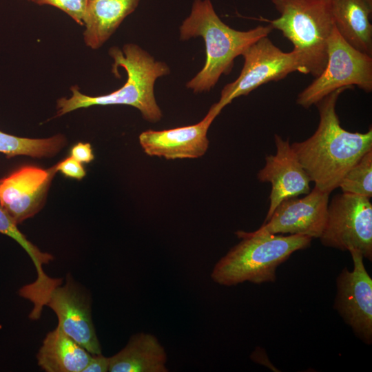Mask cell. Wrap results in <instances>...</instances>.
Masks as SVG:
<instances>
[{"mask_svg":"<svg viewBox=\"0 0 372 372\" xmlns=\"http://www.w3.org/2000/svg\"><path fill=\"white\" fill-rule=\"evenodd\" d=\"M347 87L330 93L316 105L320 121L313 134L291 147L319 189L331 193L339 187L346 173L372 149L371 127L365 133L351 132L340 125L336 112L339 96Z\"/></svg>","mask_w":372,"mask_h":372,"instance_id":"cell-1","label":"cell"},{"mask_svg":"<svg viewBox=\"0 0 372 372\" xmlns=\"http://www.w3.org/2000/svg\"><path fill=\"white\" fill-rule=\"evenodd\" d=\"M273 30L269 24L247 31L233 29L219 18L210 0H194L190 14L180 26V39L185 41L203 37L206 61L186 87L195 93L209 92L222 74L227 75L231 71L235 58Z\"/></svg>","mask_w":372,"mask_h":372,"instance_id":"cell-2","label":"cell"},{"mask_svg":"<svg viewBox=\"0 0 372 372\" xmlns=\"http://www.w3.org/2000/svg\"><path fill=\"white\" fill-rule=\"evenodd\" d=\"M109 54L114 59L113 72L118 67L127 72L125 83L110 94L96 96L83 94L76 86H73L70 98H61L57 101L56 116L93 105H127L137 108L146 121H158L162 112L156 103L154 87L158 77L169 73V67L163 62L156 61L148 52L133 43L125 45L123 50L112 47Z\"/></svg>","mask_w":372,"mask_h":372,"instance_id":"cell-3","label":"cell"},{"mask_svg":"<svg viewBox=\"0 0 372 372\" xmlns=\"http://www.w3.org/2000/svg\"><path fill=\"white\" fill-rule=\"evenodd\" d=\"M236 234L241 240L216 263L211 273L212 280L220 285L274 282L278 267L295 251L309 247L312 239L255 231L238 230Z\"/></svg>","mask_w":372,"mask_h":372,"instance_id":"cell-4","label":"cell"},{"mask_svg":"<svg viewBox=\"0 0 372 372\" xmlns=\"http://www.w3.org/2000/svg\"><path fill=\"white\" fill-rule=\"evenodd\" d=\"M280 17L263 19L280 30L300 54L308 72L317 77L327 61L328 41L333 31L330 0H271Z\"/></svg>","mask_w":372,"mask_h":372,"instance_id":"cell-5","label":"cell"},{"mask_svg":"<svg viewBox=\"0 0 372 372\" xmlns=\"http://www.w3.org/2000/svg\"><path fill=\"white\" fill-rule=\"evenodd\" d=\"M354 86L367 93L372 91V56L352 47L334 27L328 41L326 66L298 94L296 103L308 109L338 89Z\"/></svg>","mask_w":372,"mask_h":372,"instance_id":"cell-6","label":"cell"},{"mask_svg":"<svg viewBox=\"0 0 372 372\" xmlns=\"http://www.w3.org/2000/svg\"><path fill=\"white\" fill-rule=\"evenodd\" d=\"M241 56L244 65L240 75L224 86L218 102L210 107L217 116L234 99L246 96L263 84L282 80L294 72L308 74L299 53L283 52L268 36L254 42Z\"/></svg>","mask_w":372,"mask_h":372,"instance_id":"cell-7","label":"cell"},{"mask_svg":"<svg viewBox=\"0 0 372 372\" xmlns=\"http://www.w3.org/2000/svg\"><path fill=\"white\" fill-rule=\"evenodd\" d=\"M326 247L360 251L372 260V205L369 198L342 192L328 205L325 226L320 236Z\"/></svg>","mask_w":372,"mask_h":372,"instance_id":"cell-8","label":"cell"},{"mask_svg":"<svg viewBox=\"0 0 372 372\" xmlns=\"http://www.w3.org/2000/svg\"><path fill=\"white\" fill-rule=\"evenodd\" d=\"M353 268L344 267L336 278L334 309L355 336L367 345L372 343V279L364 265L362 253L349 250Z\"/></svg>","mask_w":372,"mask_h":372,"instance_id":"cell-9","label":"cell"},{"mask_svg":"<svg viewBox=\"0 0 372 372\" xmlns=\"http://www.w3.org/2000/svg\"><path fill=\"white\" fill-rule=\"evenodd\" d=\"M56 172L55 165H24L1 178L0 206L17 225L32 217L42 208Z\"/></svg>","mask_w":372,"mask_h":372,"instance_id":"cell-10","label":"cell"},{"mask_svg":"<svg viewBox=\"0 0 372 372\" xmlns=\"http://www.w3.org/2000/svg\"><path fill=\"white\" fill-rule=\"evenodd\" d=\"M329 194L315 186L303 198L285 200L255 231L298 234L319 238L327 221Z\"/></svg>","mask_w":372,"mask_h":372,"instance_id":"cell-11","label":"cell"},{"mask_svg":"<svg viewBox=\"0 0 372 372\" xmlns=\"http://www.w3.org/2000/svg\"><path fill=\"white\" fill-rule=\"evenodd\" d=\"M276 153L266 156V163L257 174L259 181L270 183L269 207L266 222L283 200L310 192L311 179L289 143L274 135Z\"/></svg>","mask_w":372,"mask_h":372,"instance_id":"cell-12","label":"cell"},{"mask_svg":"<svg viewBox=\"0 0 372 372\" xmlns=\"http://www.w3.org/2000/svg\"><path fill=\"white\" fill-rule=\"evenodd\" d=\"M58 318V325L75 342L92 355L101 353V348L92 322L90 304L80 289L68 280L57 285L45 298Z\"/></svg>","mask_w":372,"mask_h":372,"instance_id":"cell-13","label":"cell"},{"mask_svg":"<svg viewBox=\"0 0 372 372\" xmlns=\"http://www.w3.org/2000/svg\"><path fill=\"white\" fill-rule=\"evenodd\" d=\"M217 116L209 109L198 123L160 131L148 130L139 136V143L149 156L166 159L197 158L209 147L207 132Z\"/></svg>","mask_w":372,"mask_h":372,"instance_id":"cell-14","label":"cell"},{"mask_svg":"<svg viewBox=\"0 0 372 372\" xmlns=\"http://www.w3.org/2000/svg\"><path fill=\"white\" fill-rule=\"evenodd\" d=\"M140 0H87L83 18L86 45L98 49L122 21L133 12Z\"/></svg>","mask_w":372,"mask_h":372,"instance_id":"cell-15","label":"cell"},{"mask_svg":"<svg viewBox=\"0 0 372 372\" xmlns=\"http://www.w3.org/2000/svg\"><path fill=\"white\" fill-rule=\"evenodd\" d=\"M167 355L153 334L133 335L120 351L110 357V372H167Z\"/></svg>","mask_w":372,"mask_h":372,"instance_id":"cell-16","label":"cell"},{"mask_svg":"<svg viewBox=\"0 0 372 372\" xmlns=\"http://www.w3.org/2000/svg\"><path fill=\"white\" fill-rule=\"evenodd\" d=\"M334 25L352 47L372 56L371 7L365 0H330Z\"/></svg>","mask_w":372,"mask_h":372,"instance_id":"cell-17","label":"cell"},{"mask_svg":"<svg viewBox=\"0 0 372 372\" xmlns=\"http://www.w3.org/2000/svg\"><path fill=\"white\" fill-rule=\"evenodd\" d=\"M92 356L57 325L45 337L37 359L47 372H82Z\"/></svg>","mask_w":372,"mask_h":372,"instance_id":"cell-18","label":"cell"},{"mask_svg":"<svg viewBox=\"0 0 372 372\" xmlns=\"http://www.w3.org/2000/svg\"><path fill=\"white\" fill-rule=\"evenodd\" d=\"M0 233L6 235L18 242L32 259L37 270V277L33 283L24 286L25 295L32 300H40L52 289L61 283L59 280L53 279L43 271V265L49 263L53 256L41 251L37 247L29 241L17 227V224L0 206Z\"/></svg>","mask_w":372,"mask_h":372,"instance_id":"cell-19","label":"cell"},{"mask_svg":"<svg viewBox=\"0 0 372 372\" xmlns=\"http://www.w3.org/2000/svg\"><path fill=\"white\" fill-rule=\"evenodd\" d=\"M66 140L63 135L47 138H30L11 135L0 131V153L7 158L16 156H29L32 158L52 157L65 146Z\"/></svg>","mask_w":372,"mask_h":372,"instance_id":"cell-20","label":"cell"},{"mask_svg":"<svg viewBox=\"0 0 372 372\" xmlns=\"http://www.w3.org/2000/svg\"><path fill=\"white\" fill-rule=\"evenodd\" d=\"M342 192L372 197V149L368 151L346 173L339 187Z\"/></svg>","mask_w":372,"mask_h":372,"instance_id":"cell-21","label":"cell"},{"mask_svg":"<svg viewBox=\"0 0 372 372\" xmlns=\"http://www.w3.org/2000/svg\"><path fill=\"white\" fill-rule=\"evenodd\" d=\"M87 0H34L39 5H50L60 9L78 24L83 25V18Z\"/></svg>","mask_w":372,"mask_h":372,"instance_id":"cell-22","label":"cell"},{"mask_svg":"<svg viewBox=\"0 0 372 372\" xmlns=\"http://www.w3.org/2000/svg\"><path fill=\"white\" fill-rule=\"evenodd\" d=\"M55 169L56 172H61L65 176L79 180L86 175L81 163L71 156L55 165Z\"/></svg>","mask_w":372,"mask_h":372,"instance_id":"cell-23","label":"cell"},{"mask_svg":"<svg viewBox=\"0 0 372 372\" xmlns=\"http://www.w3.org/2000/svg\"><path fill=\"white\" fill-rule=\"evenodd\" d=\"M70 154L71 156L80 163H89L94 158L92 146L89 143H78L72 147Z\"/></svg>","mask_w":372,"mask_h":372,"instance_id":"cell-24","label":"cell"},{"mask_svg":"<svg viewBox=\"0 0 372 372\" xmlns=\"http://www.w3.org/2000/svg\"><path fill=\"white\" fill-rule=\"evenodd\" d=\"M110 368V358L101 353L92 355L89 362L82 372H107Z\"/></svg>","mask_w":372,"mask_h":372,"instance_id":"cell-25","label":"cell"},{"mask_svg":"<svg viewBox=\"0 0 372 372\" xmlns=\"http://www.w3.org/2000/svg\"><path fill=\"white\" fill-rule=\"evenodd\" d=\"M366 1V3L371 6L372 7V0H365Z\"/></svg>","mask_w":372,"mask_h":372,"instance_id":"cell-26","label":"cell"},{"mask_svg":"<svg viewBox=\"0 0 372 372\" xmlns=\"http://www.w3.org/2000/svg\"><path fill=\"white\" fill-rule=\"evenodd\" d=\"M28 1H31L34 2V0H28Z\"/></svg>","mask_w":372,"mask_h":372,"instance_id":"cell-27","label":"cell"}]
</instances>
